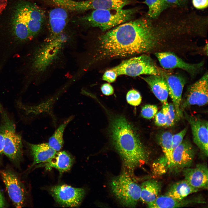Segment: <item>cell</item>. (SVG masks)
<instances>
[{"label":"cell","mask_w":208,"mask_h":208,"mask_svg":"<svg viewBox=\"0 0 208 208\" xmlns=\"http://www.w3.org/2000/svg\"><path fill=\"white\" fill-rule=\"evenodd\" d=\"M146 16L126 22L99 37L101 56L123 57L148 52L170 31L166 21L155 23Z\"/></svg>","instance_id":"obj_1"},{"label":"cell","mask_w":208,"mask_h":208,"mask_svg":"<svg viewBox=\"0 0 208 208\" xmlns=\"http://www.w3.org/2000/svg\"><path fill=\"white\" fill-rule=\"evenodd\" d=\"M45 17L44 11L35 4L25 0L17 3L6 38L12 52L16 55L30 44L41 31Z\"/></svg>","instance_id":"obj_2"},{"label":"cell","mask_w":208,"mask_h":208,"mask_svg":"<svg viewBox=\"0 0 208 208\" xmlns=\"http://www.w3.org/2000/svg\"><path fill=\"white\" fill-rule=\"evenodd\" d=\"M111 140L125 167L132 171L147 161L148 153L132 126L124 117L118 116L111 122Z\"/></svg>","instance_id":"obj_3"},{"label":"cell","mask_w":208,"mask_h":208,"mask_svg":"<svg viewBox=\"0 0 208 208\" xmlns=\"http://www.w3.org/2000/svg\"><path fill=\"white\" fill-rule=\"evenodd\" d=\"M139 10L136 7L127 9L94 10L80 19L85 25L99 28L105 31L130 21Z\"/></svg>","instance_id":"obj_4"},{"label":"cell","mask_w":208,"mask_h":208,"mask_svg":"<svg viewBox=\"0 0 208 208\" xmlns=\"http://www.w3.org/2000/svg\"><path fill=\"white\" fill-rule=\"evenodd\" d=\"M111 190L123 206L135 207L140 199V186L127 173L124 172L114 178L110 183Z\"/></svg>","instance_id":"obj_5"},{"label":"cell","mask_w":208,"mask_h":208,"mask_svg":"<svg viewBox=\"0 0 208 208\" xmlns=\"http://www.w3.org/2000/svg\"><path fill=\"white\" fill-rule=\"evenodd\" d=\"M111 69L117 76L124 75L132 77L143 74L160 75L161 70L151 58L146 54L124 60Z\"/></svg>","instance_id":"obj_6"},{"label":"cell","mask_w":208,"mask_h":208,"mask_svg":"<svg viewBox=\"0 0 208 208\" xmlns=\"http://www.w3.org/2000/svg\"><path fill=\"white\" fill-rule=\"evenodd\" d=\"M2 123L0 133L4 138L3 153L12 160L16 161L22 155L23 145L21 136L16 132L14 125L4 111H1Z\"/></svg>","instance_id":"obj_7"},{"label":"cell","mask_w":208,"mask_h":208,"mask_svg":"<svg viewBox=\"0 0 208 208\" xmlns=\"http://www.w3.org/2000/svg\"><path fill=\"white\" fill-rule=\"evenodd\" d=\"M208 76L206 73L199 79L189 88L185 97L182 99L180 110L183 114L185 109L194 105L202 106L208 103Z\"/></svg>","instance_id":"obj_8"},{"label":"cell","mask_w":208,"mask_h":208,"mask_svg":"<svg viewBox=\"0 0 208 208\" xmlns=\"http://www.w3.org/2000/svg\"><path fill=\"white\" fill-rule=\"evenodd\" d=\"M50 192L55 201L64 207H75L79 206L85 194V190L67 185H60L51 187Z\"/></svg>","instance_id":"obj_9"},{"label":"cell","mask_w":208,"mask_h":208,"mask_svg":"<svg viewBox=\"0 0 208 208\" xmlns=\"http://www.w3.org/2000/svg\"><path fill=\"white\" fill-rule=\"evenodd\" d=\"M195 155L194 148L190 142L187 140H183L172 151L168 168L172 172L177 173L189 167Z\"/></svg>","instance_id":"obj_10"},{"label":"cell","mask_w":208,"mask_h":208,"mask_svg":"<svg viewBox=\"0 0 208 208\" xmlns=\"http://www.w3.org/2000/svg\"><path fill=\"white\" fill-rule=\"evenodd\" d=\"M160 75L165 78L169 91V95L174 106L176 112V120H179L183 116L180 110L182 99V94L185 83V79L180 75L170 74L161 70Z\"/></svg>","instance_id":"obj_11"},{"label":"cell","mask_w":208,"mask_h":208,"mask_svg":"<svg viewBox=\"0 0 208 208\" xmlns=\"http://www.w3.org/2000/svg\"><path fill=\"white\" fill-rule=\"evenodd\" d=\"M0 174L14 206L17 208L23 207L25 201V192L21 182L10 171L0 170Z\"/></svg>","instance_id":"obj_12"},{"label":"cell","mask_w":208,"mask_h":208,"mask_svg":"<svg viewBox=\"0 0 208 208\" xmlns=\"http://www.w3.org/2000/svg\"><path fill=\"white\" fill-rule=\"evenodd\" d=\"M155 55L164 69L181 68L187 71L192 77L199 72L203 64V62L196 64L188 63L171 52H158Z\"/></svg>","instance_id":"obj_13"},{"label":"cell","mask_w":208,"mask_h":208,"mask_svg":"<svg viewBox=\"0 0 208 208\" xmlns=\"http://www.w3.org/2000/svg\"><path fill=\"white\" fill-rule=\"evenodd\" d=\"M184 111L185 118L191 126L194 142L207 157L208 155L207 121L194 116L188 114Z\"/></svg>","instance_id":"obj_14"},{"label":"cell","mask_w":208,"mask_h":208,"mask_svg":"<svg viewBox=\"0 0 208 208\" xmlns=\"http://www.w3.org/2000/svg\"><path fill=\"white\" fill-rule=\"evenodd\" d=\"M185 179L192 187L199 190L208 188V170L205 164H198L193 168L183 170Z\"/></svg>","instance_id":"obj_15"},{"label":"cell","mask_w":208,"mask_h":208,"mask_svg":"<svg viewBox=\"0 0 208 208\" xmlns=\"http://www.w3.org/2000/svg\"><path fill=\"white\" fill-rule=\"evenodd\" d=\"M205 203L203 199L199 196L179 200L165 195L158 196L153 202L148 204L147 206L148 207L153 208H179L196 203Z\"/></svg>","instance_id":"obj_16"},{"label":"cell","mask_w":208,"mask_h":208,"mask_svg":"<svg viewBox=\"0 0 208 208\" xmlns=\"http://www.w3.org/2000/svg\"><path fill=\"white\" fill-rule=\"evenodd\" d=\"M68 19V10L62 8L55 7L49 14V26L53 37L60 36L65 29Z\"/></svg>","instance_id":"obj_17"},{"label":"cell","mask_w":208,"mask_h":208,"mask_svg":"<svg viewBox=\"0 0 208 208\" xmlns=\"http://www.w3.org/2000/svg\"><path fill=\"white\" fill-rule=\"evenodd\" d=\"M142 78L147 83L154 95L163 104H167L169 91L164 78L161 75H153Z\"/></svg>","instance_id":"obj_18"},{"label":"cell","mask_w":208,"mask_h":208,"mask_svg":"<svg viewBox=\"0 0 208 208\" xmlns=\"http://www.w3.org/2000/svg\"><path fill=\"white\" fill-rule=\"evenodd\" d=\"M73 159L72 156L65 151L57 152L47 162L42 163V166L46 168H54L62 174L69 170L72 166Z\"/></svg>","instance_id":"obj_19"},{"label":"cell","mask_w":208,"mask_h":208,"mask_svg":"<svg viewBox=\"0 0 208 208\" xmlns=\"http://www.w3.org/2000/svg\"><path fill=\"white\" fill-rule=\"evenodd\" d=\"M31 153L33 158L31 167L36 164L47 162L57 152L51 148L48 143L38 144H29Z\"/></svg>","instance_id":"obj_20"},{"label":"cell","mask_w":208,"mask_h":208,"mask_svg":"<svg viewBox=\"0 0 208 208\" xmlns=\"http://www.w3.org/2000/svg\"><path fill=\"white\" fill-rule=\"evenodd\" d=\"M140 199L147 205L153 202L158 197L161 188V183L154 179L143 182L140 186Z\"/></svg>","instance_id":"obj_21"},{"label":"cell","mask_w":208,"mask_h":208,"mask_svg":"<svg viewBox=\"0 0 208 208\" xmlns=\"http://www.w3.org/2000/svg\"><path fill=\"white\" fill-rule=\"evenodd\" d=\"M198 190L192 187L185 179L173 183L165 195L180 200L189 194L197 192Z\"/></svg>","instance_id":"obj_22"},{"label":"cell","mask_w":208,"mask_h":208,"mask_svg":"<svg viewBox=\"0 0 208 208\" xmlns=\"http://www.w3.org/2000/svg\"><path fill=\"white\" fill-rule=\"evenodd\" d=\"M172 136L170 132L165 131L160 133L157 136V142L162 149L168 167L171 160Z\"/></svg>","instance_id":"obj_23"},{"label":"cell","mask_w":208,"mask_h":208,"mask_svg":"<svg viewBox=\"0 0 208 208\" xmlns=\"http://www.w3.org/2000/svg\"><path fill=\"white\" fill-rule=\"evenodd\" d=\"M71 117L65 121L55 130L53 135L49 138V145L57 152L62 148L64 144L63 135L65 129L67 125L72 120Z\"/></svg>","instance_id":"obj_24"},{"label":"cell","mask_w":208,"mask_h":208,"mask_svg":"<svg viewBox=\"0 0 208 208\" xmlns=\"http://www.w3.org/2000/svg\"><path fill=\"white\" fill-rule=\"evenodd\" d=\"M148 7L147 16L151 19H157L162 12L171 6L165 0H145Z\"/></svg>","instance_id":"obj_25"},{"label":"cell","mask_w":208,"mask_h":208,"mask_svg":"<svg viewBox=\"0 0 208 208\" xmlns=\"http://www.w3.org/2000/svg\"><path fill=\"white\" fill-rule=\"evenodd\" d=\"M126 100L130 105L133 106H137L141 103L142 97L138 91L133 89L128 92L126 95Z\"/></svg>","instance_id":"obj_26"},{"label":"cell","mask_w":208,"mask_h":208,"mask_svg":"<svg viewBox=\"0 0 208 208\" xmlns=\"http://www.w3.org/2000/svg\"><path fill=\"white\" fill-rule=\"evenodd\" d=\"M158 111L157 106L155 105L147 104L142 108L141 114L142 116L147 119H150L155 116Z\"/></svg>","instance_id":"obj_27"},{"label":"cell","mask_w":208,"mask_h":208,"mask_svg":"<svg viewBox=\"0 0 208 208\" xmlns=\"http://www.w3.org/2000/svg\"><path fill=\"white\" fill-rule=\"evenodd\" d=\"M187 128H185L179 132L172 136V152L173 150L182 141L187 131Z\"/></svg>","instance_id":"obj_28"},{"label":"cell","mask_w":208,"mask_h":208,"mask_svg":"<svg viewBox=\"0 0 208 208\" xmlns=\"http://www.w3.org/2000/svg\"><path fill=\"white\" fill-rule=\"evenodd\" d=\"M155 116V123L156 125L159 127L166 126L167 119L162 109L157 113Z\"/></svg>","instance_id":"obj_29"},{"label":"cell","mask_w":208,"mask_h":208,"mask_svg":"<svg viewBox=\"0 0 208 208\" xmlns=\"http://www.w3.org/2000/svg\"><path fill=\"white\" fill-rule=\"evenodd\" d=\"M117 76L114 71L110 69L105 72L103 76L102 79L109 83H113L115 81Z\"/></svg>","instance_id":"obj_30"},{"label":"cell","mask_w":208,"mask_h":208,"mask_svg":"<svg viewBox=\"0 0 208 208\" xmlns=\"http://www.w3.org/2000/svg\"><path fill=\"white\" fill-rule=\"evenodd\" d=\"M101 90L105 95L109 96L114 93V90L113 87L109 83H105L101 86Z\"/></svg>","instance_id":"obj_31"},{"label":"cell","mask_w":208,"mask_h":208,"mask_svg":"<svg viewBox=\"0 0 208 208\" xmlns=\"http://www.w3.org/2000/svg\"><path fill=\"white\" fill-rule=\"evenodd\" d=\"M192 2L194 7L198 9H204L208 6V0H192Z\"/></svg>","instance_id":"obj_32"},{"label":"cell","mask_w":208,"mask_h":208,"mask_svg":"<svg viewBox=\"0 0 208 208\" xmlns=\"http://www.w3.org/2000/svg\"><path fill=\"white\" fill-rule=\"evenodd\" d=\"M171 6H176L183 7L187 5L188 0H165Z\"/></svg>","instance_id":"obj_33"},{"label":"cell","mask_w":208,"mask_h":208,"mask_svg":"<svg viewBox=\"0 0 208 208\" xmlns=\"http://www.w3.org/2000/svg\"><path fill=\"white\" fill-rule=\"evenodd\" d=\"M168 103L166 104H163L162 110L164 114L167 119V123L166 125V127H171L173 126L174 125L172 122L168 111Z\"/></svg>","instance_id":"obj_34"},{"label":"cell","mask_w":208,"mask_h":208,"mask_svg":"<svg viewBox=\"0 0 208 208\" xmlns=\"http://www.w3.org/2000/svg\"><path fill=\"white\" fill-rule=\"evenodd\" d=\"M168 111L170 115L171 121L174 125L176 121V112L173 103L168 104Z\"/></svg>","instance_id":"obj_35"},{"label":"cell","mask_w":208,"mask_h":208,"mask_svg":"<svg viewBox=\"0 0 208 208\" xmlns=\"http://www.w3.org/2000/svg\"><path fill=\"white\" fill-rule=\"evenodd\" d=\"M7 3V0H0V14L5 9Z\"/></svg>","instance_id":"obj_36"},{"label":"cell","mask_w":208,"mask_h":208,"mask_svg":"<svg viewBox=\"0 0 208 208\" xmlns=\"http://www.w3.org/2000/svg\"><path fill=\"white\" fill-rule=\"evenodd\" d=\"M4 147V138L2 134L0 133V158L3 153Z\"/></svg>","instance_id":"obj_37"},{"label":"cell","mask_w":208,"mask_h":208,"mask_svg":"<svg viewBox=\"0 0 208 208\" xmlns=\"http://www.w3.org/2000/svg\"><path fill=\"white\" fill-rule=\"evenodd\" d=\"M5 206V203L3 197L0 190V208H3Z\"/></svg>","instance_id":"obj_38"},{"label":"cell","mask_w":208,"mask_h":208,"mask_svg":"<svg viewBox=\"0 0 208 208\" xmlns=\"http://www.w3.org/2000/svg\"><path fill=\"white\" fill-rule=\"evenodd\" d=\"M208 47H207V44H206V46H205L204 48V51H205V53L207 54V55L208 53Z\"/></svg>","instance_id":"obj_39"}]
</instances>
